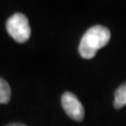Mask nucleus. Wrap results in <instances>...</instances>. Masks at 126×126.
Here are the masks:
<instances>
[{"mask_svg":"<svg viewBox=\"0 0 126 126\" xmlns=\"http://www.w3.org/2000/svg\"><path fill=\"white\" fill-rule=\"evenodd\" d=\"M110 40V31L103 25H94L84 33L79 44V53L84 59H92Z\"/></svg>","mask_w":126,"mask_h":126,"instance_id":"f257e3e1","label":"nucleus"},{"mask_svg":"<svg viewBox=\"0 0 126 126\" xmlns=\"http://www.w3.org/2000/svg\"><path fill=\"white\" fill-rule=\"evenodd\" d=\"M6 30L10 36L19 43L26 42L32 34L29 19L21 13H16L7 19Z\"/></svg>","mask_w":126,"mask_h":126,"instance_id":"f03ea898","label":"nucleus"},{"mask_svg":"<svg viewBox=\"0 0 126 126\" xmlns=\"http://www.w3.org/2000/svg\"><path fill=\"white\" fill-rule=\"evenodd\" d=\"M62 107L67 113V116L77 122H81L84 118V108L83 105L79 99L76 97V94L73 93L66 92L62 94L61 98Z\"/></svg>","mask_w":126,"mask_h":126,"instance_id":"7ed1b4c3","label":"nucleus"},{"mask_svg":"<svg viewBox=\"0 0 126 126\" xmlns=\"http://www.w3.org/2000/svg\"><path fill=\"white\" fill-rule=\"evenodd\" d=\"M126 105V82L121 84L115 92V100H113V106L115 108L119 109Z\"/></svg>","mask_w":126,"mask_h":126,"instance_id":"20e7f679","label":"nucleus"},{"mask_svg":"<svg viewBox=\"0 0 126 126\" xmlns=\"http://www.w3.org/2000/svg\"><path fill=\"white\" fill-rule=\"evenodd\" d=\"M11 100V87L4 79L0 78V104H6Z\"/></svg>","mask_w":126,"mask_h":126,"instance_id":"39448f33","label":"nucleus"},{"mask_svg":"<svg viewBox=\"0 0 126 126\" xmlns=\"http://www.w3.org/2000/svg\"><path fill=\"white\" fill-rule=\"evenodd\" d=\"M6 126H26L24 124H21V123H12V124H9Z\"/></svg>","mask_w":126,"mask_h":126,"instance_id":"423d86ee","label":"nucleus"}]
</instances>
